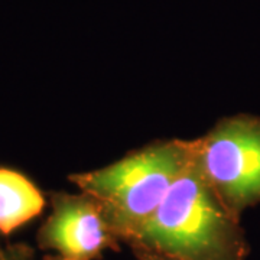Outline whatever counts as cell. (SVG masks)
<instances>
[{
    "instance_id": "obj_3",
    "label": "cell",
    "mask_w": 260,
    "mask_h": 260,
    "mask_svg": "<svg viewBox=\"0 0 260 260\" xmlns=\"http://www.w3.org/2000/svg\"><path fill=\"white\" fill-rule=\"evenodd\" d=\"M194 152L207 182L237 218L260 204V117H224L194 139Z\"/></svg>"
},
{
    "instance_id": "obj_5",
    "label": "cell",
    "mask_w": 260,
    "mask_h": 260,
    "mask_svg": "<svg viewBox=\"0 0 260 260\" xmlns=\"http://www.w3.org/2000/svg\"><path fill=\"white\" fill-rule=\"evenodd\" d=\"M45 207L47 198L34 181L13 168L0 167V234L10 236Z\"/></svg>"
},
{
    "instance_id": "obj_2",
    "label": "cell",
    "mask_w": 260,
    "mask_h": 260,
    "mask_svg": "<svg viewBox=\"0 0 260 260\" xmlns=\"http://www.w3.org/2000/svg\"><path fill=\"white\" fill-rule=\"evenodd\" d=\"M194 156V139L155 140L107 167L68 179L102 205L121 243H127L156 211Z\"/></svg>"
},
{
    "instance_id": "obj_1",
    "label": "cell",
    "mask_w": 260,
    "mask_h": 260,
    "mask_svg": "<svg viewBox=\"0 0 260 260\" xmlns=\"http://www.w3.org/2000/svg\"><path fill=\"white\" fill-rule=\"evenodd\" d=\"M126 244L179 260H246L249 254L240 218L207 182L195 152L156 211Z\"/></svg>"
},
{
    "instance_id": "obj_4",
    "label": "cell",
    "mask_w": 260,
    "mask_h": 260,
    "mask_svg": "<svg viewBox=\"0 0 260 260\" xmlns=\"http://www.w3.org/2000/svg\"><path fill=\"white\" fill-rule=\"evenodd\" d=\"M49 204L51 213L37 234L41 250L71 260H99L106 250H120V239L91 195L51 192Z\"/></svg>"
},
{
    "instance_id": "obj_6",
    "label": "cell",
    "mask_w": 260,
    "mask_h": 260,
    "mask_svg": "<svg viewBox=\"0 0 260 260\" xmlns=\"http://www.w3.org/2000/svg\"><path fill=\"white\" fill-rule=\"evenodd\" d=\"M35 250L26 243H15L5 247L0 246V260H34Z\"/></svg>"
},
{
    "instance_id": "obj_8",
    "label": "cell",
    "mask_w": 260,
    "mask_h": 260,
    "mask_svg": "<svg viewBox=\"0 0 260 260\" xmlns=\"http://www.w3.org/2000/svg\"><path fill=\"white\" fill-rule=\"evenodd\" d=\"M44 260H71V259H67V257L58 256V254H56V256H49V254H48V256H45V257H44Z\"/></svg>"
},
{
    "instance_id": "obj_7",
    "label": "cell",
    "mask_w": 260,
    "mask_h": 260,
    "mask_svg": "<svg viewBox=\"0 0 260 260\" xmlns=\"http://www.w3.org/2000/svg\"><path fill=\"white\" fill-rule=\"evenodd\" d=\"M130 250H132L136 260H179L175 259V257H171V256H167V254L158 253V251L143 249V247H139V246H133V247H130Z\"/></svg>"
}]
</instances>
